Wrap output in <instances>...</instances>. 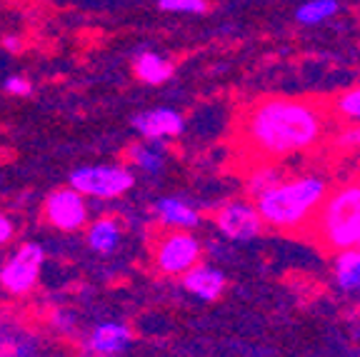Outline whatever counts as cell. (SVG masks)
I'll return each mask as SVG.
<instances>
[{"instance_id":"6da1fadb","label":"cell","mask_w":360,"mask_h":357,"mask_svg":"<svg viewBox=\"0 0 360 357\" xmlns=\"http://www.w3.org/2000/svg\"><path fill=\"white\" fill-rule=\"evenodd\" d=\"M330 108L308 98L268 95L243 110L238 135L243 155L258 162H283L305 155L326 140Z\"/></svg>"},{"instance_id":"7a4b0ae2","label":"cell","mask_w":360,"mask_h":357,"mask_svg":"<svg viewBox=\"0 0 360 357\" xmlns=\"http://www.w3.org/2000/svg\"><path fill=\"white\" fill-rule=\"evenodd\" d=\"M328 190H330V180L323 175L305 173L295 178L285 175L270 188L260 190L253 202L263 218L265 230L303 238Z\"/></svg>"},{"instance_id":"3957f363","label":"cell","mask_w":360,"mask_h":357,"mask_svg":"<svg viewBox=\"0 0 360 357\" xmlns=\"http://www.w3.org/2000/svg\"><path fill=\"white\" fill-rule=\"evenodd\" d=\"M323 255H333L360 242V175L330 185L321 207L303 235Z\"/></svg>"},{"instance_id":"277c9868","label":"cell","mask_w":360,"mask_h":357,"mask_svg":"<svg viewBox=\"0 0 360 357\" xmlns=\"http://www.w3.org/2000/svg\"><path fill=\"white\" fill-rule=\"evenodd\" d=\"M68 185L88 200H118L138 185L135 170L125 162H90L68 173Z\"/></svg>"},{"instance_id":"5b68a950","label":"cell","mask_w":360,"mask_h":357,"mask_svg":"<svg viewBox=\"0 0 360 357\" xmlns=\"http://www.w3.org/2000/svg\"><path fill=\"white\" fill-rule=\"evenodd\" d=\"M48 252L40 242L28 240L18 245L11 255L0 263V290L13 300L33 295L43 278V265Z\"/></svg>"},{"instance_id":"8992f818","label":"cell","mask_w":360,"mask_h":357,"mask_svg":"<svg viewBox=\"0 0 360 357\" xmlns=\"http://www.w3.org/2000/svg\"><path fill=\"white\" fill-rule=\"evenodd\" d=\"M163 233L158 235L150 245L153 268L163 278H180L183 273L198 265L202 260L205 245L200 242L193 230H175V228H160Z\"/></svg>"},{"instance_id":"52a82bcc","label":"cell","mask_w":360,"mask_h":357,"mask_svg":"<svg viewBox=\"0 0 360 357\" xmlns=\"http://www.w3.org/2000/svg\"><path fill=\"white\" fill-rule=\"evenodd\" d=\"M213 225L218 230L220 238L236 245H245V242L258 240L265 233L263 218H260L258 207L250 197H231L223 200L213 212Z\"/></svg>"},{"instance_id":"ba28073f","label":"cell","mask_w":360,"mask_h":357,"mask_svg":"<svg viewBox=\"0 0 360 357\" xmlns=\"http://www.w3.org/2000/svg\"><path fill=\"white\" fill-rule=\"evenodd\" d=\"M40 220L56 233H80L90 220V202L70 185L56 188L45 195L40 205Z\"/></svg>"},{"instance_id":"9c48e42d","label":"cell","mask_w":360,"mask_h":357,"mask_svg":"<svg viewBox=\"0 0 360 357\" xmlns=\"http://www.w3.org/2000/svg\"><path fill=\"white\" fill-rule=\"evenodd\" d=\"M133 342H135L133 330L123 320H101L83 337H78L80 352L93 357L123 355V352H128L133 347Z\"/></svg>"},{"instance_id":"30bf717a","label":"cell","mask_w":360,"mask_h":357,"mask_svg":"<svg viewBox=\"0 0 360 357\" xmlns=\"http://www.w3.org/2000/svg\"><path fill=\"white\" fill-rule=\"evenodd\" d=\"M130 128L146 140H173L186 133V115L168 105L148 108L130 117Z\"/></svg>"},{"instance_id":"8fae6325","label":"cell","mask_w":360,"mask_h":357,"mask_svg":"<svg viewBox=\"0 0 360 357\" xmlns=\"http://www.w3.org/2000/svg\"><path fill=\"white\" fill-rule=\"evenodd\" d=\"M180 287L200 302H218L228 290V275L215 265L200 260L188 273L180 275Z\"/></svg>"},{"instance_id":"7c38bea8","label":"cell","mask_w":360,"mask_h":357,"mask_svg":"<svg viewBox=\"0 0 360 357\" xmlns=\"http://www.w3.org/2000/svg\"><path fill=\"white\" fill-rule=\"evenodd\" d=\"M153 218L160 228L195 230L202 225V212L180 195H163L153 202Z\"/></svg>"},{"instance_id":"4fadbf2b","label":"cell","mask_w":360,"mask_h":357,"mask_svg":"<svg viewBox=\"0 0 360 357\" xmlns=\"http://www.w3.org/2000/svg\"><path fill=\"white\" fill-rule=\"evenodd\" d=\"M83 230H85V245H88V250L101 257L118 252L125 235L123 220L115 218V215H101L96 220H88V225Z\"/></svg>"},{"instance_id":"5bb4252c","label":"cell","mask_w":360,"mask_h":357,"mask_svg":"<svg viewBox=\"0 0 360 357\" xmlns=\"http://www.w3.org/2000/svg\"><path fill=\"white\" fill-rule=\"evenodd\" d=\"M130 70L138 83L158 88L170 83V78L175 75V63L155 51H138L130 60Z\"/></svg>"},{"instance_id":"9a60e30c","label":"cell","mask_w":360,"mask_h":357,"mask_svg":"<svg viewBox=\"0 0 360 357\" xmlns=\"http://www.w3.org/2000/svg\"><path fill=\"white\" fill-rule=\"evenodd\" d=\"M125 165H130L133 170H141L146 175H160L168 165L165 140L141 138L138 143H130L128 150H125Z\"/></svg>"},{"instance_id":"2e32d148","label":"cell","mask_w":360,"mask_h":357,"mask_svg":"<svg viewBox=\"0 0 360 357\" xmlns=\"http://www.w3.org/2000/svg\"><path fill=\"white\" fill-rule=\"evenodd\" d=\"M333 280L345 295H360V247L333 252Z\"/></svg>"},{"instance_id":"e0dca14e","label":"cell","mask_w":360,"mask_h":357,"mask_svg":"<svg viewBox=\"0 0 360 357\" xmlns=\"http://www.w3.org/2000/svg\"><path fill=\"white\" fill-rule=\"evenodd\" d=\"M40 337L0 313V355H38Z\"/></svg>"},{"instance_id":"ac0fdd59","label":"cell","mask_w":360,"mask_h":357,"mask_svg":"<svg viewBox=\"0 0 360 357\" xmlns=\"http://www.w3.org/2000/svg\"><path fill=\"white\" fill-rule=\"evenodd\" d=\"M340 13V0H305L295 8V22L303 28H315L321 22H328Z\"/></svg>"},{"instance_id":"d6986e66","label":"cell","mask_w":360,"mask_h":357,"mask_svg":"<svg viewBox=\"0 0 360 357\" xmlns=\"http://www.w3.org/2000/svg\"><path fill=\"white\" fill-rule=\"evenodd\" d=\"M330 115L340 123H358L360 120V85L355 88H348L343 93H338L330 103Z\"/></svg>"},{"instance_id":"ffe728a7","label":"cell","mask_w":360,"mask_h":357,"mask_svg":"<svg viewBox=\"0 0 360 357\" xmlns=\"http://www.w3.org/2000/svg\"><path fill=\"white\" fill-rule=\"evenodd\" d=\"M45 327L53 330L58 337H65V340H75L78 337V315L68 307H53L48 318H45Z\"/></svg>"},{"instance_id":"44dd1931","label":"cell","mask_w":360,"mask_h":357,"mask_svg":"<svg viewBox=\"0 0 360 357\" xmlns=\"http://www.w3.org/2000/svg\"><path fill=\"white\" fill-rule=\"evenodd\" d=\"M160 13H173V15H205L210 11L208 0H155Z\"/></svg>"},{"instance_id":"7402d4cb","label":"cell","mask_w":360,"mask_h":357,"mask_svg":"<svg viewBox=\"0 0 360 357\" xmlns=\"http://www.w3.org/2000/svg\"><path fill=\"white\" fill-rule=\"evenodd\" d=\"M330 148L338 152H358L360 150V120L358 123H345L343 130H338L330 140Z\"/></svg>"},{"instance_id":"603a6c76","label":"cell","mask_w":360,"mask_h":357,"mask_svg":"<svg viewBox=\"0 0 360 357\" xmlns=\"http://www.w3.org/2000/svg\"><path fill=\"white\" fill-rule=\"evenodd\" d=\"M33 80L28 75H8L3 80V93H8L11 98H30L33 95Z\"/></svg>"},{"instance_id":"cb8c5ba5","label":"cell","mask_w":360,"mask_h":357,"mask_svg":"<svg viewBox=\"0 0 360 357\" xmlns=\"http://www.w3.org/2000/svg\"><path fill=\"white\" fill-rule=\"evenodd\" d=\"M15 235H18L15 220H13L8 212H0V250L11 245V242L15 240Z\"/></svg>"},{"instance_id":"d4e9b609","label":"cell","mask_w":360,"mask_h":357,"mask_svg":"<svg viewBox=\"0 0 360 357\" xmlns=\"http://www.w3.org/2000/svg\"><path fill=\"white\" fill-rule=\"evenodd\" d=\"M0 48L6 53H11V56H20V53L25 51V38H22L20 33L0 35Z\"/></svg>"},{"instance_id":"484cf974","label":"cell","mask_w":360,"mask_h":357,"mask_svg":"<svg viewBox=\"0 0 360 357\" xmlns=\"http://www.w3.org/2000/svg\"><path fill=\"white\" fill-rule=\"evenodd\" d=\"M358 247H360V242H358Z\"/></svg>"}]
</instances>
